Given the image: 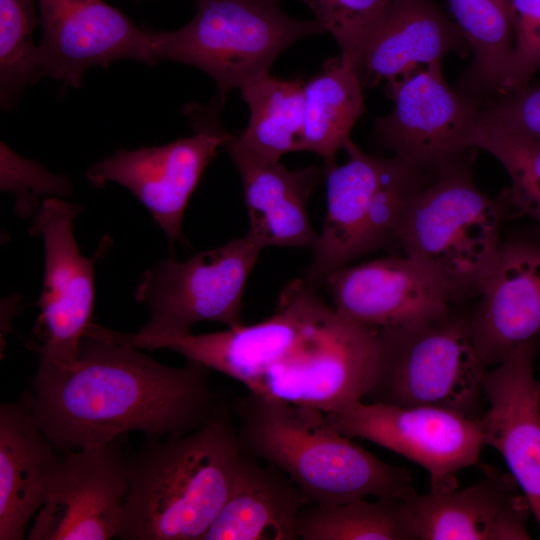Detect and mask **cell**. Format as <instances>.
I'll return each instance as SVG.
<instances>
[{"mask_svg":"<svg viewBox=\"0 0 540 540\" xmlns=\"http://www.w3.org/2000/svg\"><path fill=\"white\" fill-rule=\"evenodd\" d=\"M302 540H414L405 497L358 499L334 506L309 503L297 525Z\"/></svg>","mask_w":540,"mask_h":540,"instance_id":"obj_27","label":"cell"},{"mask_svg":"<svg viewBox=\"0 0 540 540\" xmlns=\"http://www.w3.org/2000/svg\"><path fill=\"white\" fill-rule=\"evenodd\" d=\"M245 454L223 402L198 429L147 435L126 456L128 492L121 540H202L235 488Z\"/></svg>","mask_w":540,"mask_h":540,"instance_id":"obj_3","label":"cell"},{"mask_svg":"<svg viewBox=\"0 0 540 540\" xmlns=\"http://www.w3.org/2000/svg\"><path fill=\"white\" fill-rule=\"evenodd\" d=\"M307 504L284 472L245 454L238 482L202 540H297Z\"/></svg>","mask_w":540,"mask_h":540,"instance_id":"obj_23","label":"cell"},{"mask_svg":"<svg viewBox=\"0 0 540 540\" xmlns=\"http://www.w3.org/2000/svg\"><path fill=\"white\" fill-rule=\"evenodd\" d=\"M232 409L244 454L279 468L309 503L328 507L369 496L405 497L414 490L408 470L335 430L316 407L249 391Z\"/></svg>","mask_w":540,"mask_h":540,"instance_id":"obj_4","label":"cell"},{"mask_svg":"<svg viewBox=\"0 0 540 540\" xmlns=\"http://www.w3.org/2000/svg\"><path fill=\"white\" fill-rule=\"evenodd\" d=\"M483 106L511 128L540 142V85L487 99Z\"/></svg>","mask_w":540,"mask_h":540,"instance_id":"obj_33","label":"cell"},{"mask_svg":"<svg viewBox=\"0 0 540 540\" xmlns=\"http://www.w3.org/2000/svg\"><path fill=\"white\" fill-rule=\"evenodd\" d=\"M478 294L480 303L468 323L474 346L489 367L540 336V244H502Z\"/></svg>","mask_w":540,"mask_h":540,"instance_id":"obj_19","label":"cell"},{"mask_svg":"<svg viewBox=\"0 0 540 540\" xmlns=\"http://www.w3.org/2000/svg\"><path fill=\"white\" fill-rule=\"evenodd\" d=\"M512 475L485 467L472 485L444 494L405 496L415 539L419 540H526L531 511Z\"/></svg>","mask_w":540,"mask_h":540,"instance_id":"obj_18","label":"cell"},{"mask_svg":"<svg viewBox=\"0 0 540 540\" xmlns=\"http://www.w3.org/2000/svg\"><path fill=\"white\" fill-rule=\"evenodd\" d=\"M304 81L279 79L270 74L240 91L250 110L247 128L232 135L226 150H235L261 162L303 151Z\"/></svg>","mask_w":540,"mask_h":540,"instance_id":"obj_24","label":"cell"},{"mask_svg":"<svg viewBox=\"0 0 540 540\" xmlns=\"http://www.w3.org/2000/svg\"><path fill=\"white\" fill-rule=\"evenodd\" d=\"M123 438L61 452L29 540L116 538L128 492Z\"/></svg>","mask_w":540,"mask_h":540,"instance_id":"obj_14","label":"cell"},{"mask_svg":"<svg viewBox=\"0 0 540 540\" xmlns=\"http://www.w3.org/2000/svg\"><path fill=\"white\" fill-rule=\"evenodd\" d=\"M501 205L473 184L458 161L408 201L396 233L405 256L433 276L452 300L477 292L501 247Z\"/></svg>","mask_w":540,"mask_h":540,"instance_id":"obj_5","label":"cell"},{"mask_svg":"<svg viewBox=\"0 0 540 540\" xmlns=\"http://www.w3.org/2000/svg\"><path fill=\"white\" fill-rule=\"evenodd\" d=\"M470 47L433 0H390L367 38L358 64L362 86L397 81L448 53Z\"/></svg>","mask_w":540,"mask_h":540,"instance_id":"obj_20","label":"cell"},{"mask_svg":"<svg viewBox=\"0 0 540 540\" xmlns=\"http://www.w3.org/2000/svg\"><path fill=\"white\" fill-rule=\"evenodd\" d=\"M37 0H0V102L7 110L25 88L41 77L33 33Z\"/></svg>","mask_w":540,"mask_h":540,"instance_id":"obj_29","label":"cell"},{"mask_svg":"<svg viewBox=\"0 0 540 540\" xmlns=\"http://www.w3.org/2000/svg\"><path fill=\"white\" fill-rule=\"evenodd\" d=\"M386 91L394 108L375 119V134L396 157L439 171L469 150L466 141L484 100L450 87L441 61L387 83Z\"/></svg>","mask_w":540,"mask_h":540,"instance_id":"obj_13","label":"cell"},{"mask_svg":"<svg viewBox=\"0 0 540 540\" xmlns=\"http://www.w3.org/2000/svg\"><path fill=\"white\" fill-rule=\"evenodd\" d=\"M390 0H309L316 19L356 69L364 44ZM358 73V72H357Z\"/></svg>","mask_w":540,"mask_h":540,"instance_id":"obj_30","label":"cell"},{"mask_svg":"<svg viewBox=\"0 0 540 540\" xmlns=\"http://www.w3.org/2000/svg\"><path fill=\"white\" fill-rule=\"evenodd\" d=\"M79 211L67 201L45 199L29 230L43 237L45 250L43 288L35 303L41 310L34 329L40 343L31 349L39 363L59 368L75 364L81 342L95 324L94 265L107 246L93 257L80 253L73 235Z\"/></svg>","mask_w":540,"mask_h":540,"instance_id":"obj_12","label":"cell"},{"mask_svg":"<svg viewBox=\"0 0 540 540\" xmlns=\"http://www.w3.org/2000/svg\"><path fill=\"white\" fill-rule=\"evenodd\" d=\"M210 369L164 365L124 336L94 324L70 367L39 363L28 389L34 418L58 451L110 443L129 432L180 436L223 403Z\"/></svg>","mask_w":540,"mask_h":540,"instance_id":"obj_1","label":"cell"},{"mask_svg":"<svg viewBox=\"0 0 540 540\" xmlns=\"http://www.w3.org/2000/svg\"><path fill=\"white\" fill-rule=\"evenodd\" d=\"M42 38L38 45L41 77L65 86L81 85L92 67L132 59L155 64L151 29L135 25L104 0H37Z\"/></svg>","mask_w":540,"mask_h":540,"instance_id":"obj_15","label":"cell"},{"mask_svg":"<svg viewBox=\"0 0 540 540\" xmlns=\"http://www.w3.org/2000/svg\"><path fill=\"white\" fill-rule=\"evenodd\" d=\"M537 340L526 342L487 369L479 418L484 445L497 450L527 498L540 529V394L533 373Z\"/></svg>","mask_w":540,"mask_h":540,"instance_id":"obj_16","label":"cell"},{"mask_svg":"<svg viewBox=\"0 0 540 540\" xmlns=\"http://www.w3.org/2000/svg\"><path fill=\"white\" fill-rule=\"evenodd\" d=\"M538 389H539V394H540V380L538 381Z\"/></svg>","mask_w":540,"mask_h":540,"instance_id":"obj_34","label":"cell"},{"mask_svg":"<svg viewBox=\"0 0 540 540\" xmlns=\"http://www.w3.org/2000/svg\"><path fill=\"white\" fill-rule=\"evenodd\" d=\"M174 350L248 391L324 412L363 400L379 355V329L339 315L304 277L281 291L264 321L168 339Z\"/></svg>","mask_w":540,"mask_h":540,"instance_id":"obj_2","label":"cell"},{"mask_svg":"<svg viewBox=\"0 0 540 540\" xmlns=\"http://www.w3.org/2000/svg\"><path fill=\"white\" fill-rule=\"evenodd\" d=\"M488 367L471 337L468 320L446 315L417 324L379 329V356L370 402L431 407L478 418Z\"/></svg>","mask_w":540,"mask_h":540,"instance_id":"obj_7","label":"cell"},{"mask_svg":"<svg viewBox=\"0 0 540 540\" xmlns=\"http://www.w3.org/2000/svg\"><path fill=\"white\" fill-rule=\"evenodd\" d=\"M261 250L245 235L183 262L170 257L148 269L135 299L148 306L150 319L137 333H124L125 338L153 350L165 340L192 334L199 322L243 325L244 290Z\"/></svg>","mask_w":540,"mask_h":540,"instance_id":"obj_9","label":"cell"},{"mask_svg":"<svg viewBox=\"0 0 540 540\" xmlns=\"http://www.w3.org/2000/svg\"><path fill=\"white\" fill-rule=\"evenodd\" d=\"M305 3H307L309 0H303Z\"/></svg>","mask_w":540,"mask_h":540,"instance_id":"obj_35","label":"cell"},{"mask_svg":"<svg viewBox=\"0 0 540 540\" xmlns=\"http://www.w3.org/2000/svg\"><path fill=\"white\" fill-rule=\"evenodd\" d=\"M362 87L355 67L342 56L326 61L322 71L304 83L303 151L321 156L325 168L336 163L338 151L366 112Z\"/></svg>","mask_w":540,"mask_h":540,"instance_id":"obj_25","label":"cell"},{"mask_svg":"<svg viewBox=\"0 0 540 540\" xmlns=\"http://www.w3.org/2000/svg\"><path fill=\"white\" fill-rule=\"evenodd\" d=\"M224 102L189 104L185 113L194 134L161 146L117 150L86 173L97 188L115 182L127 188L151 213L173 248L183 241L182 221L204 170L232 134L219 121Z\"/></svg>","mask_w":540,"mask_h":540,"instance_id":"obj_10","label":"cell"},{"mask_svg":"<svg viewBox=\"0 0 540 540\" xmlns=\"http://www.w3.org/2000/svg\"><path fill=\"white\" fill-rule=\"evenodd\" d=\"M0 186L16 196L15 211L19 216L38 212L41 196H65L71 192L69 180L49 172L40 163L24 158L3 141L0 142Z\"/></svg>","mask_w":540,"mask_h":540,"instance_id":"obj_31","label":"cell"},{"mask_svg":"<svg viewBox=\"0 0 540 540\" xmlns=\"http://www.w3.org/2000/svg\"><path fill=\"white\" fill-rule=\"evenodd\" d=\"M325 32L316 19L287 15L279 0H196V13L185 26L151 29V48L155 62L176 61L206 73L225 102L233 89L269 75L289 46Z\"/></svg>","mask_w":540,"mask_h":540,"instance_id":"obj_6","label":"cell"},{"mask_svg":"<svg viewBox=\"0 0 540 540\" xmlns=\"http://www.w3.org/2000/svg\"><path fill=\"white\" fill-rule=\"evenodd\" d=\"M348 157L325 168L327 210L304 278L315 286L354 259L396 240L402 213L420 190L421 169L402 159L363 152L352 140Z\"/></svg>","mask_w":540,"mask_h":540,"instance_id":"obj_8","label":"cell"},{"mask_svg":"<svg viewBox=\"0 0 540 540\" xmlns=\"http://www.w3.org/2000/svg\"><path fill=\"white\" fill-rule=\"evenodd\" d=\"M322 285L342 317L378 329L401 327L449 313L447 290L408 257H386L346 266Z\"/></svg>","mask_w":540,"mask_h":540,"instance_id":"obj_17","label":"cell"},{"mask_svg":"<svg viewBox=\"0 0 540 540\" xmlns=\"http://www.w3.org/2000/svg\"><path fill=\"white\" fill-rule=\"evenodd\" d=\"M466 145L494 156L510 177L504 200L540 226V142L511 128L482 108Z\"/></svg>","mask_w":540,"mask_h":540,"instance_id":"obj_28","label":"cell"},{"mask_svg":"<svg viewBox=\"0 0 540 540\" xmlns=\"http://www.w3.org/2000/svg\"><path fill=\"white\" fill-rule=\"evenodd\" d=\"M513 47L501 94L526 88L540 70V0H511Z\"/></svg>","mask_w":540,"mask_h":540,"instance_id":"obj_32","label":"cell"},{"mask_svg":"<svg viewBox=\"0 0 540 540\" xmlns=\"http://www.w3.org/2000/svg\"><path fill=\"white\" fill-rule=\"evenodd\" d=\"M239 171L249 214L248 236L261 249L269 246L314 248L317 234L307 203L325 177V169L310 166L291 171L279 161L261 162L227 150Z\"/></svg>","mask_w":540,"mask_h":540,"instance_id":"obj_22","label":"cell"},{"mask_svg":"<svg viewBox=\"0 0 540 540\" xmlns=\"http://www.w3.org/2000/svg\"><path fill=\"white\" fill-rule=\"evenodd\" d=\"M454 23L472 52L457 90L483 100L501 93L513 47L511 0H448Z\"/></svg>","mask_w":540,"mask_h":540,"instance_id":"obj_26","label":"cell"},{"mask_svg":"<svg viewBox=\"0 0 540 540\" xmlns=\"http://www.w3.org/2000/svg\"><path fill=\"white\" fill-rule=\"evenodd\" d=\"M61 452L37 424L29 390L0 405V540H22L43 506Z\"/></svg>","mask_w":540,"mask_h":540,"instance_id":"obj_21","label":"cell"},{"mask_svg":"<svg viewBox=\"0 0 540 540\" xmlns=\"http://www.w3.org/2000/svg\"><path fill=\"white\" fill-rule=\"evenodd\" d=\"M325 413L341 434L373 442L423 467L435 494L459 488L457 475L478 463L485 446L479 418L450 410L358 400Z\"/></svg>","mask_w":540,"mask_h":540,"instance_id":"obj_11","label":"cell"}]
</instances>
